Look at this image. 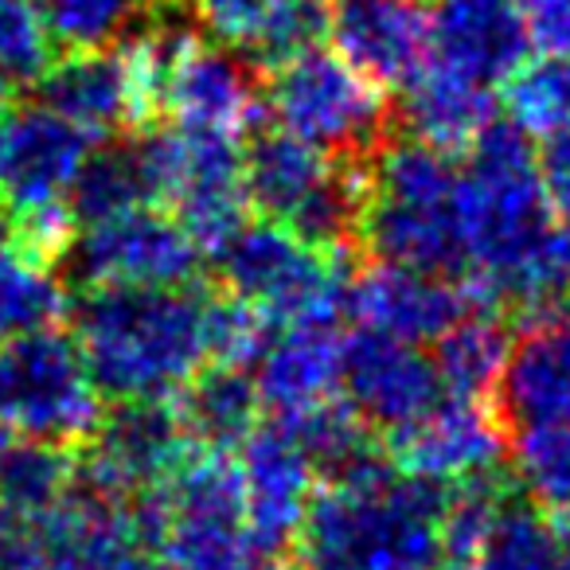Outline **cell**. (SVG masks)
I'll list each match as a JSON object with an SVG mask.
<instances>
[{"instance_id":"9a60e30c","label":"cell","mask_w":570,"mask_h":570,"mask_svg":"<svg viewBox=\"0 0 570 570\" xmlns=\"http://www.w3.org/2000/svg\"><path fill=\"white\" fill-rule=\"evenodd\" d=\"M32 102L79 126L90 141H114L149 121L137 75L118 48L63 51L32 82Z\"/></svg>"},{"instance_id":"d6a6232c","label":"cell","mask_w":570,"mask_h":570,"mask_svg":"<svg viewBox=\"0 0 570 570\" xmlns=\"http://www.w3.org/2000/svg\"><path fill=\"white\" fill-rule=\"evenodd\" d=\"M508 87V106L523 134H554L570 126V59L567 56H543L528 59Z\"/></svg>"},{"instance_id":"4316f807","label":"cell","mask_w":570,"mask_h":570,"mask_svg":"<svg viewBox=\"0 0 570 570\" xmlns=\"http://www.w3.org/2000/svg\"><path fill=\"white\" fill-rule=\"evenodd\" d=\"M508 344L512 336L504 333V325L497 321L492 305H476L473 313L450 325L434 341V367L445 383V395L450 399H489L492 387L500 380V367H504Z\"/></svg>"},{"instance_id":"6da1fadb","label":"cell","mask_w":570,"mask_h":570,"mask_svg":"<svg viewBox=\"0 0 570 570\" xmlns=\"http://www.w3.org/2000/svg\"><path fill=\"white\" fill-rule=\"evenodd\" d=\"M465 277L484 305H535L570 285V235L547 196L531 134L497 118L461 153Z\"/></svg>"},{"instance_id":"8d00e7d4","label":"cell","mask_w":570,"mask_h":570,"mask_svg":"<svg viewBox=\"0 0 570 570\" xmlns=\"http://www.w3.org/2000/svg\"><path fill=\"white\" fill-rule=\"evenodd\" d=\"M520 4L531 43H539L547 56L570 59V0H520Z\"/></svg>"},{"instance_id":"83f0119b","label":"cell","mask_w":570,"mask_h":570,"mask_svg":"<svg viewBox=\"0 0 570 570\" xmlns=\"http://www.w3.org/2000/svg\"><path fill=\"white\" fill-rule=\"evenodd\" d=\"M465 570H570V554L562 551L551 520L535 508L504 500L492 528L465 559Z\"/></svg>"},{"instance_id":"d6986e66","label":"cell","mask_w":570,"mask_h":570,"mask_svg":"<svg viewBox=\"0 0 570 570\" xmlns=\"http://www.w3.org/2000/svg\"><path fill=\"white\" fill-rule=\"evenodd\" d=\"M230 453H235L238 484H243L246 520H250L254 539L269 559L274 551L294 543L297 523H302L313 489H317V473H313L302 445L277 422H269V426L262 422Z\"/></svg>"},{"instance_id":"f1b7e54d","label":"cell","mask_w":570,"mask_h":570,"mask_svg":"<svg viewBox=\"0 0 570 570\" xmlns=\"http://www.w3.org/2000/svg\"><path fill=\"white\" fill-rule=\"evenodd\" d=\"M51 43L63 51H106L134 40L149 0H36Z\"/></svg>"},{"instance_id":"b9f144b4","label":"cell","mask_w":570,"mask_h":570,"mask_svg":"<svg viewBox=\"0 0 570 570\" xmlns=\"http://www.w3.org/2000/svg\"><path fill=\"white\" fill-rule=\"evenodd\" d=\"M0 450H4V434H0Z\"/></svg>"},{"instance_id":"1f68e13d","label":"cell","mask_w":570,"mask_h":570,"mask_svg":"<svg viewBox=\"0 0 570 570\" xmlns=\"http://www.w3.org/2000/svg\"><path fill=\"white\" fill-rule=\"evenodd\" d=\"M333 36V0H269L266 17L243 43V51L258 67L289 63V59L317 51Z\"/></svg>"},{"instance_id":"4dcf8cb0","label":"cell","mask_w":570,"mask_h":570,"mask_svg":"<svg viewBox=\"0 0 570 570\" xmlns=\"http://www.w3.org/2000/svg\"><path fill=\"white\" fill-rule=\"evenodd\" d=\"M520 484L554 512H570V411L504 434Z\"/></svg>"},{"instance_id":"60d3db41","label":"cell","mask_w":570,"mask_h":570,"mask_svg":"<svg viewBox=\"0 0 570 570\" xmlns=\"http://www.w3.org/2000/svg\"><path fill=\"white\" fill-rule=\"evenodd\" d=\"M442 570H461V567H458V562H450V567H442Z\"/></svg>"},{"instance_id":"d4e9b609","label":"cell","mask_w":570,"mask_h":570,"mask_svg":"<svg viewBox=\"0 0 570 570\" xmlns=\"http://www.w3.org/2000/svg\"><path fill=\"white\" fill-rule=\"evenodd\" d=\"M149 204H157V191H153V173L141 141L114 137V141H95L90 157L82 160L71 196H67V215L71 223H95Z\"/></svg>"},{"instance_id":"7a4b0ae2","label":"cell","mask_w":570,"mask_h":570,"mask_svg":"<svg viewBox=\"0 0 570 570\" xmlns=\"http://www.w3.org/2000/svg\"><path fill=\"white\" fill-rule=\"evenodd\" d=\"M212 302L199 285L82 289L67 305L98 395L114 403H173L212 364Z\"/></svg>"},{"instance_id":"603a6c76","label":"cell","mask_w":570,"mask_h":570,"mask_svg":"<svg viewBox=\"0 0 570 570\" xmlns=\"http://www.w3.org/2000/svg\"><path fill=\"white\" fill-rule=\"evenodd\" d=\"M399 114H403L406 137L461 157L497 121V90L430 59L403 87Z\"/></svg>"},{"instance_id":"836d02e7","label":"cell","mask_w":570,"mask_h":570,"mask_svg":"<svg viewBox=\"0 0 570 570\" xmlns=\"http://www.w3.org/2000/svg\"><path fill=\"white\" fill-rule=\"evenodd\" d=\"M51 43L48 28H43L40 4L36 0H0V75L20 87H32L40 71L51 63Z\"/></svg>"},{"instance_id":"7c38bea8","label":"cell","mask_w":570,"mask_h":570,"mask_svg":"<svg viewBox=\"0 0 570 570\" xmlns=\"http://www.w3.org/2000/svg\"><path fill=\"white\" fill-rule=\"evenodd\" d=\"M199 246L165 207H129L71 230L56 258L63 285L79 289H149L196 282Z\"/></svg>"},{"instance_id":"ac0fdd59","label":"cell","mask_w":570,"mask_h":570,"mask_svg":"<svg viewBox=\"0 0 570 570\" xmlns=\"http://www.w3.org/2000/svg\"><path fill=\"white\" fill-rule=\"evenodd\" d=\"M430 59L497 90L531 59V32L520 0H434Z\"/></svg>"},{"instance_id":"e0dca14e","label":"cell","mask_w":570,"mask_h":570,"mask_svg":"<svg viewBox=\"0 0 570 570\" xmlns=\"http://www.w3.org/2000/svg\"><path fill=\"white\" fill-rule=\"evenodd\" d=\"M391 465L399 473L422 476L434 484H458L484 476L504 458V430L481 399H442L434 411L411 422L399 434L383 438Z\"/></svg>"},{"instance_id":"ab89813d","label":"cell","mask_w":570,"mask_h":570,"mask_svg":"<svg viewBox=\"0 0 570 570\" xmlns=\"http://www.w3.org/2000/svg\"><path fill=\"white\" fill-rule=\"evenodd\" d=\"M562 302H567V317H562V321H567V325H570V285H567V289H562Z\"/></svg>"},{"instance_id":"2e32d148","label":"cell","mask_w":570,"mask_h":570,"mask_svg":"<svg viewBox=\"0 0 570 570\" xmlns=\"http://www.w3.org/2000/svg\"><path fill=\"white\" fill-rule=\"evenodd\" d=\"M476 305L484 302L458 277L419 274V269L375 262L364 274L352 277L344 309L367 333H383L395 336V341L430 348L445 328L458 325Z\"/></svg>"},{"instance_id":"74e56055","label":"cell","mask_w":570,"mask_h":570,"mask_svg":"<svg viewBox=\"0 0 570 570\" xmlns=\"http://www.w3.org/2000/svg\"><path fill=\"white\" fill-rule=\"evenodd\" d=\"M554 531H559V543H562V551L570 554V512H559V520H554Z\"/></svg>"},{"instance_id":"5bb4252c","label":"cell","mask_w":570,"mask_h":570,"mask_svg":"<svg viewBox=\"0 0 570 570\" xmlns=\"http://www.w3.org/2000/svg\"><path fill=\"white\" fill-rule=\"evenodd\" d=\"M191 450L173 403H118L82 442L79 476L114 497L141 500Z\"/></svg>"},{"instance_id":"f35d334b","label":"cell","mask_w":570,"mask_h":570,"mask_svg":"<svg viewBox=\"0 0 570 570\" xmlns=\"http://www.w3.org/2000/svg\"><path fill=\"white\" fill-rule=\"evenodd\" d=\"M12 110V82L0 75V121H4V114Z\"/></svg>"},{"instance_id":"277c9868","label":"cell","mask_w":570,"mask_h":570,"mask_svg":"<svg viewBox=\"0 0 570 570\" xmlns=\"http://www.w3.org/2000/svg\"><path fill=\"white\" fill-rule=\"evenodd\" d=\"M360 238L383 266L465 277L461 160L414 137L383 141L364 184Z\"/></svg>"},{"instance_id":"ba28073f","label":"cell","mask_w":570,"mask_h":570,"mask_svg":"<svg viewBox=\"0 0 570 570\" xmlns=\"http://www.w3.org/2000/svg\"><path fill=\"white\" fill-rule=\"evenodd\" d=\"M106 414L79 344L63 328L0 341V434L79 450Z\"/></svg>"},{"instance_id":"8992f818","label":"cell","mask_w":570,"mask_h":570,"mask_svg":"<svg viewBox=\"0 0 570 570\" xmlns=\"http://www.w3.org/2000/svg\"><path fill=\"white\" fill-rule=\"evenodd\" d=\"M243 176L250 212L302 243L344 250L360 235L367 160H341L285 129H258L243 141Z\"/></svg>"},{"instance_id":"52a82bcc","label":"cell","mask_w":570,"mask_h":570,"mask_svg":"<svg viewBox=\"0 0 570 570\" xmlns=\"http://www.w3.org/2000/svg\"><path fill=\"white\" fill-rule=\"evenodd\" d=\"M95 141L48 106H12L0 121V219L24 246L56 262L71 238L67 196Z\"/></svg>"},{"instance_id":"8fae6325","label":"cell","mask_w":570,"mask_h":570,"mask_svg":"<svg viewBox=\"0 0 570 570\" xmlns=\"http://www.w3.org/2000/svg\"><path fill=\"white\" fill-rule=\"evenodd\" d=\"M215 258L227 294L269 325L336 321L348 305L344 250L309 246L277 223H246Z\"/></svg>"},{"instance_id":"484cf974","label":"cell","mask_w":570,"mask_h":570,"mask_svg":"<svg viewBox=\"0 0 570 570\" xmlns=\"http://www.w3.org/2000/svg\"><path fill=\"white\" fill-rule=\"evenodd\" d=\"M67 313V285L56 262L24 246L0 219V341L51 328Z\"/></svg>"},{"instance_id":"ffe728a7","label":"cell","mask_w":570,"mask_h":570,"mask_svg":"<svg viewBox=\"0 0 570 570\" xmlns=\"http://www.w3.org/2000/svg\"><path fill=\"white\" fill-rule=\"evenodd\" d=\"M341 336L336 321H297L274 325L250 364L262 411L297 419L341 399Z\"/></svg>"},{"instance_id":"e575fe53","label":"cell","mask_w":570,"mask_h":570,"mask_svg":"<svg viewBox=\"0 0 570 570\" xmlns=\"http://www.w3.org/2000/svg\"><path fill=\"white\" fill-rule=\"evenodd\" d=\"M266 9L269 0H191V17H196L199 32L235 51H243Z\"/></svg>"},{"instance_id":"9c48e42d","label":"cell","mask_w":570,"mask_h":570,"mask_svg":"<svg viewBox=\"0 0 570 570\" xmlns=\"http://www.w3.org/2000/svg\"><path fill=\"white\" fill-rule=\"evenodd\" d=\"M262 102L277 129L341 160L375 157L391 134L387 90L328 43L274 67Z\"/></svg>"},{"instance_id":"cb8c5ba5","label":"cell","mask_w":570,"mask_h":570,"mask_svg":"<svg viewBox=\"0 0 570 570\" xmlns=\"http://www.w3.org/2000/svg\"><path fill=\"white\" fill-rule=\"evenodd\" d=\"M173 411L191 445L223 453H230L262 426V399L254 375L250 367L238 364L199 367L173 399Z\"/></svg>"},{"instance_id":"30bf717a","label":"cell","mask_w":570,"mask_h":570,"mask_svg":"<svg viewBox=\"0 0 570 570\" xmlns=\"http://www.w3.org/2000/svg\"><path fill=\"white\" fill-rule=\"evenodd\" d=\"M137 141L149 160L157 204L188 230L199 254H219L250 223L238 137L165 121Z\"/></svg>"},{"instance_id":"f546056e","label":"cell","mask_w":570,"mask_h":570,"mask_svg":"<svg viewBox=\"0 0 570 570\" xmlns=\"http://www.w3.org/2000/svg\"><path fill=\"white\" fill-rule=\"evenodd\" d=\"M75 484L71 450L4 438L0 450V512L32 515L51 508Z\"/></svg>"},{"instance_id":"7402d4cb","label":"cell","mask_w":570,"mask_h":570,"mask_svg":"<svg viewBox=\"0 0 570 570\" xmlns=\"http://www.w3.org/2000/svg\"><path fill=\"white\" fill-rule=\"evenodd\" d=\"M562 411H570V325L535 321L508 344L492 387V414L504 434H515Z\"/></svg>"},{"instance_id":"d590c367","label":"cell","mask_w":570,"mask_h":570,"mask_svg":"<svg viewBox=\"0 0 570 570\" xmlns=\"http://www.w3.org/2000/svg\"><path fill=\"white\" fill-rule=\"evenodd\" d=\"M535 153H539V173H543L551 207L559 215L562 230L570 235V126L547 134V141Z\"/></svg>"},{"instance_id":"5b68a950","label":"cell","mask_w":570,"mask_h":570,"mask_svg":"<svg viewBox=\"0 0 570 570\" xmlns=\"http://www.w3.org/2000/svg\"><path fill=\"white\" fill-rule=\"evenodd\" d=\"M141 539L168 570H262L266 551L246 520L235 458L191 445L184 461L137 500Z\"/></svg>"},{"instance_id":"44dd1931","label":"cell","mask_w":570,"mask_h":570,"mask_svg":"<svg viewBox=\"0 0 570 570\" xmlns=\"http://www.w3.org/2000/svg\"><path fill=\"white\" fill-rule=\"evenodd\" d=\"M328 40L383 90H403L430 63V17L419 0H341Z\"/></svg>"},{"instance_id":"4fadbf2b","label":"cell","mask_w":570,"mask_h":570,"mask_svg":"<svg viewBox=\"0 0 570 570\" xmlns=\"http://www.w3.org/2000/svg\"><path fill=\"white\" fill-rule=\"evenodd\" d=\"M442 399H450L445 383L422 344L367 328L341 336V403L375 434H399Z\"/></svg>"},{"instance_id":"3957f363","label":"cell","mask_w":570,"mask_h":570,"mask_svg":"<svg viewBox=\"0 0 570 570\" xmlns=\"http://www.w3.org/2000/svg\"><path fill=\"white\" fill-rule=\"evenodd\" d=\"M294 547L302 570H442L450 567L445 484L395 465L317 484Z\"/></svg>"}]
</instances>
